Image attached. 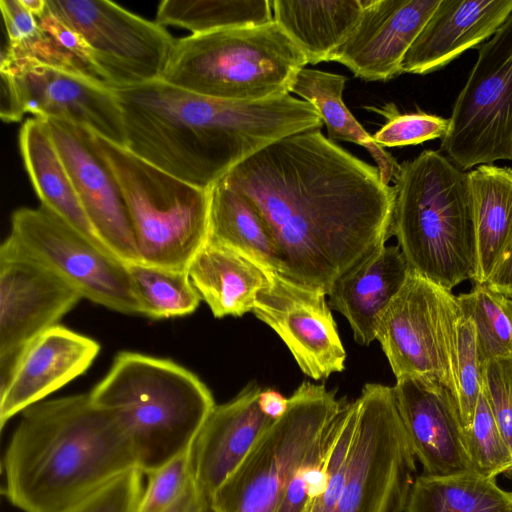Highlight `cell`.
Returning <instances> with one entry per match:
<instances>
[{"label":"cell","mask_w":512,"mask_h":512,"mask_svg":"<svg viewBox=\"0 0 512 512\" xmlns=\"http://www.w3.org/2000/svg\"><path fill=\"white\" fill-rule=\"evenodd\" d=\"M0 252L44 266L83 299L123 314L141 315L127 264L43 206L13 212Z\"/></svg>","instance_id":"obj_10"},{"label":"cell","mask_w":512,"mask_h":512,"mask_svg":"<svg viewBox=\"0 0 512 512\" xmlns=\"http://www.w3.org/2000/svg\"><path fill=\"white\" fill-rule=\"evenodd\" d=\"M441 148L463 171L512 160V12L480 46Z\"/></svg>","instance_id":"obj_12"},{"label":"cell","mask_w":512,"mask_h":512,"mask_svg":"<svg viewBox=\"0 0 512 512\" xmlns=\"http://www.w3.org/2000/svg\"><path fill=\"white\" fill-rule=\"evenodd\" d=\"M166 512H215L208 497L202 494L192 480L179 499Z\"/></svg>","instance_id":"obj_43"},{"label":"cell","mask_w":512,"mask_h":512,"mask_svg":"<svg viewBox=\"0 0 512 512\" xmlns=\"http://www.w3.org/2000/svg\"><path fill=\"white\" fill-rule=\"evenodd\" d=\"M209 240L250 259L268 272H280L276 244L263 218L241 193L219 181L210 190Z\"/></svg>","instance_id":"obj_28"},{"label":"cell","mask_w":512,"mask_h":512,"mask_svg":"<svg viewBox=\"0 0 512 512\" xmlns=\"http://www.w3.org/2000/svg\"><path fill=\"white\" fill-rule=\"evenodd\" d=\"M462 314L457 296L450 290L411 272L383 314L376 334L396 380L434 378L457 401L458 323Z\"/></svg>","instance_id":"obj_11"},{"label":"cell","mask_w":512,"mask_h":512,"mask_svg":"<svg viewBox=\"0 0 512 512\" xmlns=\"http://www.w3.org/2000/svg\"><path fill=\"white\" fill-rule=\"evenodd\" d=\"M327 294L268 272L252 312L282 339L302 372L319 380L345 368L346 352Z\"/></svg>","instance_id":"obj_16"},{"label":"cell","mask_w":512,"mask_h":512,"mask_svg":"<svg viewBox=\"0 0 512 512\" xmlns=\"http://www.w3.org/2000/svg\"><path fill=\"white\" fill-rule=\"evenodd\" d=\"M44 120L101 243L125 264L141 262L119 185L96 148L94 133L66 121Z\"/></svg>","instance_id":"obj_17"},{"label":"cell","mask_w":512,"mask_h":512,"mask_svg":"<svg viewBox=\"0 0 512 512\" xmlns=\"http://www.w3.org/2000/svg\"><path fill=\"white\" fill-rule=\"evenodd\" d=\"M483 284L512 301V244L504 252Z\"/></svg>","instance_id":"obj_42"},{"label":"cell","mask_w":512,"mask_h":512,"mask_svg":"<svg viewBox=\"0 0 512 512\" xmlns=\"http://www.w3.org/2000/svg\"><path fill=\"white\" fill-rule=\"evenodd\" d=\"M482 391L512 450V356L483 363Z\"/></svg>","instance_id":"obj_39"},{"label":"cell","mask_w":512,"mask_h":512,"mask_svg":"<svg viewBox=\"0 0 512 512\" xmlns=\"http://www.w3.org/2000/svg\"><path fill=\"white\" fill-rule=\"evenodd\" d=\"M464 439L472 471L496 478L512 470V450L502 435L489 402L481 389L470 426Z\"/></svg>","instance_id":"obj_34"},{"label":"cell","mask_w":512,"mask_h":512,"mask_svg":"<svg viewBox=\"0 0 512 512\" xmlns=\"http://www.w3.org/2000/svg\"><path fill=\"white\" fill-rule=\"evenodd\" d=\"M1 108L4 122L30 113L66 121L126 147L123 113L116 91L87 75L29 61L1 58Z\"/></svg>","instance_id":"obj_13"},{"label":"cell","mask_w":512,"mask_h":512,"mask_svg":"<svg viewBox=\"0 0 512 512\" xmlns=\"http://www.w3.org/2000/svg\"><path fill=\"white\" fill-rule=\"evenodd\" d=\"M100 348L96 340L61 325L36 338L0 386L1 430L13 416L84 374Z\"/></svg>","instance_id":"obj_20"},{"label":"cell","mask_w":512,"mask_h":512,"mask_svg":"<svg viewBox=\"0 0 512 512\" xmlns=\"http://www.w3.org/2000/svg\"><path fill=\"white\" fill-rule=\"evenodd\" d=\"M272 21L268 0H165L156 14L158 24L184 28L192 35L262 26Z\"/></svg>","instance_id":"obj_31"},{"label":"cell","mask_w":512,"mask_h":512,"mask_svg":"<svg viewBox=\"0 0 512 512\" xmlns=\"http://www.w3.org/2000/svg\"><path fill=\"white\" fill-rule=\"evenodd\" d=\"M410 273L398 245L385 244L333 283L328 303L347 319L358 344L367 346L376 340L383 314Z\"/></svg>","instance_id":"obj_23"},{"label":"cell","mask_w":512,"mask_h":512,"mask_svg":"<svg viewBox=\"0 0 512 512\" xmlns=\"http://www.w3.org/2000/svg\"><path fill=\"white\" fill-rule=\"evenodd\" d=\"M47 2L86 41L106 85L120 90L161 79L176 43L162 25L107 0Z\"/></svg>","instance_id":"obj_14"},{"label":"cell","mask_w":512,"mask_h":512,"mask_svg":"<svg viewBox=\"0 0 512 512\" xmlns=\"http://www.w3.org/2000/svg\"><path fill=\"white\" fill-rule=\"evenodd\" d=\"M129 275L141 307V315L159 320L183 317L195 312L201 297L187 271L146 265L127 264Z\"/></svg>","instance_id":"obj_32"},{"label":"cell","mask_w":512,"mask_h":512,"mask_svg":"<svg viewBox=\"0 0 512 512\" xmlns=\"http://www.w3.org/2000/svg\"><path fill=\"white\" fill-rule=\"evenodd\" d=\"M138 469L115 414L87 394L38 402L21 413L2 459V494L23 512H61Z\"/></svg>","instance_id":"obj_3"},{"label":"cell","mask_w":512,"mask_h":512,"mask_svg":"<svg viewBox=\"0 0 512 512\" xmlns=\"http://www.w3.org/2000/svg\"><path fill=\"white\" fill-rule=\"evenodd\" d=\"M83 299L44 266L0 252V386L28 346Z\"/></svg>","instance_id":"obj_15"},{"label":"cell","mask_w":512,"mask_h":512,"mask_svg":"<svg viewBox=\"0 0 512 512\" xmlns=\"http://www.w3.org/2000/svg\"><path fill=\"white\" fill-rule=\"evenodd\" d=\"M221 181L263 218L279 253L278 274L326 294L392 236L394 185L320 129L270 144Z\"/></svg>","instance_id":"obj_1"},{"label":"cell","mask_w":512,"mask_h":512,"mask_svg":"<svg viewBox=\"0 0 512 512\" xmlns=\"http://www.w3.org/2000/svg\"><path fill=\"white\" fill-rule=\"evenodd\" d=\"M405 512H512V491L474 471L415 478Z\"/></svg>","instance_id":"obj_30"},{"label":"cell","mask_w":512,"mask_h":512,"mask_svg":"<svg viewBox=\"0 0 512 512\" xmlns=\"http://www.w3.org/2000/svg\"><path fill=\"white\" fill-rule=\"evenodd\" d=\"M146 475L139 512H166L193 480L190 449Z\"/></svg>","instance_id":"obj_38"},{"label":"cell","mask_w":512,"mask_h":512,"mask_svg":"<svg viewBox=\"0 0 512 512\" xmlns=\"http://www.w3.org/2000/svg\"><path fill=\"white\" fill-rule=\"evenodd\" d=\"M473 196L478 271L483 284L512 244V169L481 165L468 172Z\"/></svg>","instance_id":"obj_27"},{"label":"cell","mask_w":512,"mask_h":512,"mask_svg":"<svg viewBox=\"0 0 512 512\" xmlns=\"http://www.w3.org/2000/svg\"><path fill=\"white\" fill-rule=\"evenodd\" d=\"M144 475L139 469L129 470L61 512H139Z\"/></svg>","instance_id":"obj_37"},{"label":"cell","mask_w":512,"mask_h":512,"mask_svg":"<svg viewBox=\"0 0 512 512\" xmlns=\"http://www.w3.org/2000/svg\"><path fill=\"white\" fill-rule=\"evenodd\" d=\"M115 91L126 148L207 190L270 144L323 125L311 103L290 94L260 101L223 100L162 79Z\"/></svg>","instance_id":"obj_2"},{"label":"cell","mask_w":512,"mask_h":512,"mask_svg":"<svg viewBox=\"0 0 512 512\" xmlns=\"http://www.w3.org/2000/svg\"><path fill=\"white\" fill-rule=\"evenodd\" d=\"M113 173L142 263L188 271L209 239L210 190L193 186L94 133Z\"/></svg>","instance_id":"obj_7"},{"label":"cell","mask_w":512,"mask_h":512,"mask_svg":"<svg viewBox=\"0 0 512 512\" xmlns=\"http://www.w3.org/2000/svg\"><path fill=\"white\" fill-rule=\"evenodd\" d=\"M288 404V398L272 389L261 391L258 397L260 410L273 421L284 415L288 409Z\"/></svg>","instance_id":"obj_44"},{"label":"cell","mask_w":512,"mask_h":512,"mask_svg":"<svg viewBox=\"0 0 512 512\" xmlns=\"http://www.w3.org/2000/svg\"><path fill=\"white\" fill-rule=\"evenodd\" d=\"M37 20L39 27L75 57L90 77L104 83L96 68L90 47L73 27L55 15L48 6Z\"/></svg>","instance_id":"obj_40"},{"label":"cell","mask_w":512,"mask_h":512,"mask_svg":"<svg viewBox=\"0 0 512 512\" xmlns=\"http://www.w3.org/2000/svg\"><path fill=\"white\" fill-rule=\"evenodd\" d=\"M440 0H363L354 31L330 56L366 81L401 73L403 59Z\"/></svg>","instance_id":"obj_19"},{"label":"cell","mask_w":512,"mask_h":512,"mask_svg":"<svg viewBox=\"0 0 512 512\" xmlns=\"http://www.w3.org/2000/svg\"><path fill=\"white\" fill-rule=\"evenodd\" d=\"M248 455L211 497L215 512H275L298 468L323 444L346 398L303 382Z\"/></svg>","instance_id":"obj_8"},{"label":"cell","mask_w":512,"mask_h":512,"mask_svg":"<svg viewBox=\"0 0 512 512\" xmlns=\"http://www.w3.org/2000/svg\"><path fill=\"white\" fill-rule=\"evenodd\" d=\"M376 111L387 122L374 134V141L383 147L417 145L425 141L443 138L449 128V118L431 115L422 111L400 114L394 104L383 108L366 107Z\"/></svg>","instance_id":"obj_35"},{"label":"cell","mask_w":512,"mask_h":512,"mask_svg":"<svg viewBox=\"0 0 512 512\" xmlns=\"http://www.w3.org/2000/svg\"><path fill=\"white\" fill-rule=\"evenodd\" d=\"M463 314L476 328L480 361L483 363L512 356V301L475 284L467 293L457 295Z\"/></svg>","instance_id":"obj_33"},{"label":"cell","mask_w":512,"mask_h":512,"mask_svg":"<svg viewBox=\"0 0 512 512\" xmlns=\"http://www.w3.org/2000/svg\"><path fill=\"white\" fill-rule=\"evenodd\" d=\"M261 391L249 383L228 402L215 405L190 447L194 484L209 499L274 422L259 408Z\"/></svg>","instance_id":"obj_21"},{"label":"cell","mask_w":512,"mask_h":512,"mask_svg":"<svg viewBox=\"0 0 512 512\" xmlns=\"http://www.w3.org/2000/svg\"><path fill=\"white\" fill-rule=\"evenodd\" d=\"M19 147L41 206L107 250L85 214L44 119L34 117L24 122L19 132Z\"/></svg>","instance_id":"obj_25"},{"label":"cell","mask_w":512,"mask_h":512,"mask_svg":"<svg viewBox=\"0 0 512 512\" xmlns=\"http://www.w3.org/2000/svg\"><path fill=\"white\" fill-rule=\"evenodd\" d=\"M347 78L340 74L303 68L291 92L311 103L320 113L328 139L352 142L364 147L377 164L386 185L396 177L400 164L370 135L345 105L342 94Z\"/></svg>","instance_id":"obj_29"},{"label":"cell","mask_w":512,"mask_h":512,"mask_svg":"<svg viewBox=\"0 0 512 512\" xmlns=\"http://www.w3.org/2000/svg\"><path fill=\"white\" fill-rule=\"evenodd\" d=\"M0 8L8 45L20 44L39 31L37 18L23 6L21 0H1Z\"/></svg>","instance_id":"obj_41"},{"label":"cell","mask_w":512,"mask_h":512,"mask_svg":"<svg viewBox=\"0 0 512 512\" xmlns=\"http://www.w3.org/2000/svg\"><path fill=\"white\" fill-rule=\"evenodd\" d=\"M306 64L305 54L273 20L176 40L161 79L207 97L260 101L290 94Z\"/></svg>","instance_id":"obj_6"},{"label":"cell","mask_w":512,"mask_h":512,"mask_svg":"<svg viewBox=\"0 0 512 512\" xmlns=\"http://www.w3.org/2000/svg\"><path fill=\"white\" fill-rule=\"evenodd\" d=\"M23 6L39 19L46 11L47 0H21Z\"/></svg>","instance_id":"obj_45"},{"label":"cell","mask_w":512,"mask_h":512,"mask_svg":"<svg viewBox=\"0 0 512 512\" xmlns=\"http://www.w3.org/2000/svg\"><path fill=\"white\" fill-rule=\"evenodd\" d=\"M481 389L482 363L478 352L476 328L472 319L462 314L458 323L457 403L464 430L472 422Z\"/></svg>","instance_id":"obj_36"},{"label":"cell","mask_w":512,"mask_h":512,"mask_svg":"<svg viewBox=\"0 0 512 512\" xmlns=\"http://www.w3.org/2000/svg\"><path fill=\"white\" fill-rule=\"evenodd\" d=\"M512 12V0H440L407 51L401 73L428 74L491 38Z\"/></svg>","instance_id":"obj_22"},{"label":"cell","mask_w":512,"mask_h":512,"mask_svg":"<svg viewBox=\"0 0 512 512\" xmlns=\"http://www.w3.org/2000/svg\"><path fill=\"white\" fill-rule=\"evenodd\" d=\"M392 390L424 474L446 476L472 471L463 422L452 392L438 380L423 376L397 379Z\"/></svg>","instance_id":"obj_18"},{"label":"cell","mask_w":512,"mask_h":512,"mask_svg":"<svg viewBox=\"0 0 512 512\" xmlns=\"http://www.w3.org/2000/svg\"><path fill=\"white\" fill-rule=\"evenodd\" d=\"M392 235L412 273L452 290L478 271L469 174L434 150L400 164Z\"/></svg>","instance_id":"obj_4"},{"label":"cell","mask_w":512,"mask_h":512,"mask_svg":"<svg viewBox=\"0 0 512 512\" xmlns=\"http://www.w3.org/2000/svg\"><path fill=\"white\" fill-rule=\"evenodd\" d=\"M189 278L216 318L252 312L268 271L236 251L208 239L188 268Z\"/></svg>","instance_id":"obj_24"},{"label":"cell","mask_w":512,"mask_h":512,"mask_svg":"<svg viewBox=\"0 0 512 512\" xmlns=\"http://www.w3.org/2000/svg\"><path fill=\"white\" fill-rule=\"evenodd\" d=\"M347 466L332 512H405L415 456L391 386L367 383Z\"/></svg>","instance_id":"obj_9"},{"label":"cell","mask_w":512,"mask_h":512,"mask_svg":"<svg viewBox=\"0 0 512 512\" xmlns=\"http://www.w3.org/2000/svg\"><path fill=\"white\" fill-rule=\"evenodd\" d=\"M271 5L273 20L312 65L329 61L354 31L363 11V0H274Z\"/></svg>","instance_id":"obj_26"},{"label":"cell","mask_w":512,"mask_h":512,"mask_svg":"<svg viewBox=\"0 0 512 512\" xmlns=\"http://www.w3.org/2000/svg\"><path fill=\"white\" fill-rule=\"evenodd\" d=\"M89 395L115 414L145 475L189 450L216 405L187 368L132 351L116 355Z\"/></svg>","instance_id":"obj_5"}]
</instances>
